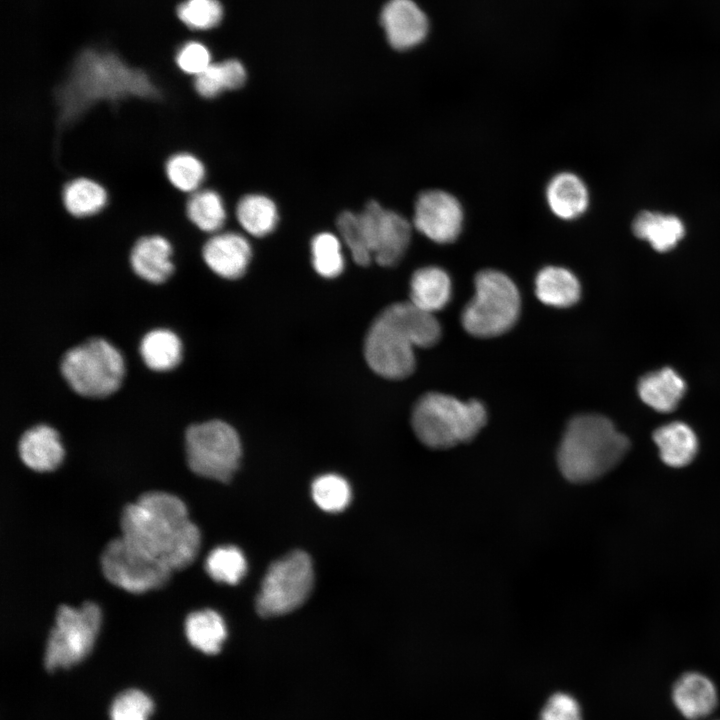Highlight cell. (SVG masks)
Listing matches in <instances>:
<instances>
[{
	"label": "cell",
	"mask_w": 720,
	"mask_h": 720,
	"mask_svg": "<svg viewBox=\"0 0 720 720\" xmlns=\"http://www.w3.org/2000/svg\"><path fill=\"white\" fill-rule=\"evenodd\" d=\"M119 525L120 536L130 545L172 571L186 568L198 555L200 530L185 503L172 493H141L122 508Z\"/></svg>",
	"instance_id": "cell-1"
},
{
	"label": "cell",
	"mask_w": 720,
	"mask_h": 720,
	"mask_svg": "<svg viewBox=\"0 0 720 720\" xmlns=\"http://www.w3.org/2000/svg\"><path fill=\"white\" fill-rule=\"evenodd\" d=\"M441 327L434 314L410 301L394 303L373 321L364 343L370 368L388 379H402L415 369L414 348L435 345Z\"/></svg>",
	"instance_id": "cell-2"
},
{
	"label": "cell",
	"mask_w": 720,
	"mask_h": 720,
	"mask_svg": "<svg viewBox=\"0 0 720 720\" xmlns=\"http://www.w3.org/2000/svg\"><path fill=\"white\" fill-rule=\"evenodd\" d=\"M157 95L158 90L143 71L130 68L113 53L85 50L60 90L59 103L63 118L71 120L100 100Z\"/></svg>",
	"instance_id": "cell-3"
},
{
	"label": "cell",
	"mask_w": 720,
	"mask_h": 720,
	"mask_svg": "<svg viewBox=\"0 0 720 720\" xmlns=\"http://www.w3.org/2000/svg\"><path fill=\"white\" fill-rule=\"evenodd\" d=\"M629 448V439L608 418L582 414L571 419L566 427L557 452V465L567 481L586 484L612 470Z\"/></svg>",
	"instance_id": "cell-4"
},
{
	"label": "cell",
	"mask_w": 720,
	"mask_h": 720,
	"mask_svg": "<svg viewBox=\"0 0 720 720\" xmlns=\"http://www.w3.org/2000/svg\"><path fill=\"white\" fill-rule=\"evenodd\" d=\"M486 421L487 412L481 402L462 401L436 392L417 401L411 418L417 438L433 449H448L471 441Z\"/></svg>",
	"instance_id": "cell-5"
},
{
	"label": "cell",
	"mask_w": 720,
	"mask_h": 720,
	"mask_svg": "<svg viewBox=\"0 0 720 720\" xmlns=\"http://www.w3.org/2000/svg\"><path fill=\"white\" fill-rule=\"evenodd\" d=\"M59 372L78 396L104 399L122 385L125 361L120 350L101 336H92L66 349Z\"/></svg>",
	"instance_id": "cell-6"
},
{
	"label": "cell",
	"mask_w": 720,
	"mask_h": 720,
	"mask_svg": "<svg viewBox=\"0 0 720 720\" xmlns=\"http://www.w3.org/2000/svg\"><path fill=\"white\" fill-rule=\"evenodd\" d=\"M475 292L465 306L461 322L475 337L490 338L510 330L520 313V294L513 280L505 273L486 269L474 279Z\"/></svg>",
	"instance_id": "cell-7"
},
{
	"label": "cell",
	"mask_w": 720,
	"mask_h": 720,
	"mask_svg": "<svg viewBox=\"0 0 720 720\" xmlns=\"http://www.w3.org/2000/svg\"><path fill=\"white\" fill-rule=\"evenodd\" d=\"M184 453L187 467L195 475L227 483L238 469L241 442L231 425L212 419L186 427Z\"/></svg>",
	"instance_id": "cell-8"
},
{
	"label": "cell",
	"mask_w": 720,
	"mask_h": 720,
	"mask_svg": "<svg viewBox=\"0 0 720 720\" xmlns=\"http://www.w3.org/2000/svg\"><path fill=\"white\" fill-rule=\"evenodd\" d=\"M101 621V609L93 601L77 608L59 604L46 642V669L68 668L83 660L93 648Z\"/></svg>",
	"instance_id": "cell-9"
},
{
	"label": "cell",
	"mask_w": 720,
	"mask_h": 720,
	"mask_svg": "<svg viewBox=\"0 0 720 720\" xmlns=\"http://www.w3.org/2000/svg\"><path fill=\"white\" fill-rule=\"evenodd\" d=\"M314 582L310 557L294 551L274 562L265 574L256 598L257 612L263 617L279 616L301 606Z\"/></svg>",
	"instance_id": "cell-10"
},
{
	"label": "cell",
	"mask_w": 720,
	"mask_h": 720,
	"mask_svg": "<svg viewBox=\"0 0 720 720\" xmlns=\"http://www.w3.org/2000/svg\"><path fill=\"white\" fill-rule=\"evenodd\" d=\"M104 578L132 594H142L165 586L172 570L130 545L121 536L109 540L100 556Z\"/></svg>",
	"instance_id": "cell-11"
},
{
	"label": "cell",
	"mask_w": 720,
	"mask_h": 720,
	"mask_svg": "<svg viewBox=\"0 0 720 720\" xmlns=\"http://www.w3.org/2000/svg\"><path fill=\"white\" fill-rule=\"evenodd\" d=\"M366 243L375 261L384 267L396 265L405 254L412 226L401 214L370 201L358 214Z\"/></svg>",
	"instance_id": "cell-12"
},
{
	"label": "cell",
	"mask_w": 720,
	"mask_h": 720,
	"mask_svg": "<svg viewBox=\"0 0 720 720\" xmlns=\"http://www.w3.org/2000/svg\"><path fill=\"white\" fill-rule=\"evenodd\" d=\"M464 211L459 200L440 189L422 192L416 202L413 226L422 235L438 244H448L460 235Z\"/></svg>",
	"instance_id": "cell-13"
},
{
	"label": "cell",
	"mask_w": 720,
	"mask_h": 720,
	"mask_svg": "<svg viewBox=\"0 0 720 720\" xmlns=\"http://www.w3.org/2000/svg\"><path fill=\"white\" fill-rule=\"evenodd\" d=\"M206 266L221 278L234 280L247 270L252 257L251 245L241 234L217 232L202 246Z\"/></svg>",
	"instance_id": "cell-14"
},
{
	"label": "cell",
	"mask_w": 720,
	"mask_h": 720,
	"mask_svg": "<svg viewBox=\"0 0 720 720\" xmlns=\"http://www.w3.org/2000/svg\"><path fill=\"white\" fill-rule=\"evenodd\" d=\"M381 24L388 42L398 50L417 46L428 32L427 17L412 0H390L382 10Z\"/></svg>",
	"instance_id": "cell-15"
},
{
	"label": "cell",
	"mask_w": 720,
	"mask_h": 720,
	"mask_svg": "<svg viewBox=\"0 0 720 720\" xmlns=\"http://www.w3.org/2000/svg\"><path fill=\"white\" fill-rule=\"evenodd\" d=\"M172 255L173 247L167 238L159 234L144 235L130 249V268L141 280L161 285L174 273Z\"/></svg>",
	"instance_id": "cell-16"
},
{
	"label": "cell",
	"mask_w": 720,
	"mask_h": 720,
	"mask_svg": "<svg viewBox=\"0 0 720 720\" xmlns=\"http://www.w3.org/2000/svg\"><path fill=\"white\" fill-rule=\"evenodd\" d=\"M21 462L35 472L54 471L64 459V447L58 431L45 423L25 429L17 441Z\"/></svg>",
	"instance_id": "cell-17"
},
{
	"label": "cell",
	"mask_w": 720,
	"mask_h": 720,
	"mask_svg": "<svg viewBox=\"0 0 720 720\" xmlns=\"http://www.w3.org/2000/svg\"><path fill=\"white\" fill-rule=\"evenodd\" d=\"M545 197L551 212L562 220L580 217L589 205L586 184L571 172L554 175L546 186Z\"/></svg>",
	"instance_id": "cell-18"
},
{
	"label": "cell",
	"mask_w": 720,
	"mask_h": 720,
	"mask_svg": "<svg viewBox=\"0 0 720 720\" xmlns=\"http://www.w3.org/2000/svg\"><path fill=\"white\" fill-rule=\"evenodd\" d=\"M637 391L640 399L657 412L674 411L686 392L684 379L670 367L642 376Z\"/></svg>",
	"instance_id": "cell-19"
},
{
	"label": "cell",
	"mask_w": 720,
	"mask_h": 720,
	"mask_svg": "<svg viewBox=\"0 0 720 720\" xmlns=\"http://www.w3.org/2000/svg\"><path fill=\"white\" fill-rule=\"evenodd\" d=\"M452 283L448 273L438 266L416 270L410 281V302L434 314L450 301Z\"/></svg>",
	"instance_id": "cell-20"
},
{
	"label": "cell",
	"mask_w": 720,
	"mask_h": 720,
	"mask_svg": "<svg viewBox=\"0 0 720 720\" xmlns=\"http://www.w3.org/2000/svg\"><path fill=\"white\" fill-rule=\"evenodd\" d=\"M661 460L673 468L689 465L697 455L698 439L687 424L675 421L662 425L653 433Z\"/></svg>",
	"instance_id": "cell-21"
},
{
	"label": "cell",
	"mask_w": 720,
	"mask_h": 720,
	"mask_svg": "<svg viewBox=\"0 0 720 720\" xmlns=\"http://www.w3.org/2000/svg\"><path fill=\"white\" fill-rule=\"evenodd\" d=\"M673 700L679 711L689 719L709 715L717 704L713 683L699 673H687L675 684Z\"/></svg>",
	"instance_id": "cell-22"
},
{
	"label": "cell",
	"mask_w": 720,
	"mask_h": 720,
	"mask_svg": "<svg viewBox=\"0 0 720 720\" xmlns=\"http://www.w3.org/2000/svg\"><path fill=\"white\" fill-rule=\"evenodd\" d=\"M138 351L149 370L167 372L175 369L182 361L183 344L174 331L154 328L141 337Z\"/></svg>",
	"instance_id": "cell-23"
},
{
	"label": "cell",
	"mask_w": 720,
	"mask_h": 720,
	"mask_svg": "<svg viewBox=\"0 0 720 720\" xmlns=\"http://www.w3.org/2000/svg\"><path fill=\"white\" fill-rule=\"evenodd\" d=\"M535 293L546 305L567 308L578 302L581 285L576 275L567 268L546 266L536 275Z\"/></svg>",
	"instance_id": "cell-24"
},
{
	"label": "cell",
	"mask_w": 720,
	"mask_h": 720,
	"mask_svg": "<svg viewBox=\"0 0 720 720\" xmlns=\"http://www.w3.org/2000/svg\"><path fill=\"white\" fill-rule=\"evenodd\" d=\"M188 642L199 651L217 654L226 639V625L221 615L212 609L191 611L184 620Z\"/></svg>",
	"instance_id": "cell-25"
},
{
	"label": "cell",
	"mask_w": 720,
	"mask_h": 720,
	"mask_svg": "<svg viewBox=\"0 0 720 720\" xmlns=\"http://www.w3.org/2000/svg\"><path fill=\"white\" fill-rule=\"evenodd\" d=\"M632 230L635 236L648 241L659 252L674 248L685 233L679 218L650 211L641 212L634 219Z\"/></svg>",
	"instance_id": "cell-26"
},
{
	"label": "cell",
	"mask_w": 720,
	"mask_h": 720,
	"mask_svg": "<svg viewBox=\"0 0 720 720\" xmlns=\"http://www.w3.org/2000/svg\"><path fill=\"white\" fill-rule=\"evenodd\" d=\"M108 201L106 189L88 177L68 181L62 190L65 210L76 218L90 217L104 209Z\"/></svg>",
	"instance_id": "cell-27"
},
{
	"label": "cell",
	"mask_w": 720,
	"mask_h": 720,
	"mask_svg": "<svg viewBox=\"0 0 720 720\" xmlns=\"http://www.w3.org/2000/svg\"><path fill=\"white\" fill-rule=\"evenodd\" d=\"M236 218L248 234L264 237L275 230L279 214L271 198L262 194H247L237 203Z\"/></svg>",
	"instance_id": "cell-28"
},
{
	"label": "cell",
	"mask_w": 720,
	"mask_h": 720,
	"mask_svg": "<svg viewBox=\"0 0 720 720\" xmlns=\"http://www.w3.org/2000/svg\"><path fill=\"white\" fill-rule=\"evenodd\" d=\"M246 70L241 62L230 59L211 63L202 73L195 76L194 89L203 98L211 99L223 91L242 87L246 81Z\"/></svg>",
	"instance_id": "cell-29"
},
{
	"label": "cell",
	"mask_w": 720,
	"mask_h": 720,
	"mask_svg": "<svg viewBox=\"0 0 720 720\" xmlns=\"http://www.w3.org/2000/svg\"><path fill=\"white\" fill-rule=\"evenodd\" d=\"M185 213L188 220L205 233H217L227 218L222 197L212 189L191 193L185 204Z\"/></svg>",
	"instance_id": "cell-30"
},
{
	"label": "cell",
	"mask_w": 720,
	"mask_h": 720,
	"mask_svg": "<svg viewBox=\"0 0 720 720\" xmlns=\"http://www.w3.org/2000/svg\"><path fill=\"white\" fill-rule=\"evenodd\" d=\"M204 569L215 582L235 585L245 576L247 561L239 548L219 546L209 552Z\"/></svg>",
	"instance_id": "cell-31"
},
{
	"label": "cell",
	"mask_w": 720,
	"mask_h": 720,
	"mask_svg": "<svg viewBox=\"0 0 720 720\" xmlns=\"http://www.w3.org/2000/svg\"><path fill=\"white\" fill-rule=\"evenodd\" d=\"M164 172L176 190L190 194L199 190L206 176L203 162L189 152L171 155L165 162Z\"/></svg>",
	"instance_id": "cell-32"
},
{
	"label": "cell",
	"mask_w": 720,
	"mask_h": 720,
	"mask_svg": "<svg viewBox=\"0 0 720 720\" xmlns=\"http://www.w3.org/2000/svg\"><path fill=\"white\" fill-rule=\"evenodd\" d=\"M312 264L315 271L325 278H334L344 269L340 239L329 232L314 236L311 241Z\"/></svg>",
	"instance_id": "cell-33"
},
{
	"label": "cell",
	"mask_w": 720,
	"mask_h": 720,
	"mask_svg": "<svg viewBox=\"0 0 720 720\" xmlns=\"http://www.w3.org/2000/svg\"><path fill=\"white\" fill-rule=\"evenodd\" d=\"M312 497L324 511L340 512L350 503L352 492L349 483L336 474L319 476L312 483Z\"/></svg>",
	"instance_id": "cell-34"
},
{
	"label": "cell",
	"mask_w": 720,
	"mask_h": 720,
	"mask_svg": "<svg viewBox=\"0 0 720 720\" xmlns=\"http://www.w3.org/2000/svg\"><path fill=\"white\" fill-rule=\"evenodd\" d=\"M177 15L189 28L206 30L221 21L223 9L218 0H187L178 6Z\"/></svg>",
	"instance_id": "cell-35"
},
{
	"label": "cell",
	"mask_w": 720,
	"mask_h": 720,
	"mask_svg": "<svg viewBox=\"0 0 720 720\" xmlns=\"http://www.w3.org/2000/svg\"><path fill=\"white\" fill-rule=\"evenodd\" d=\"M337 228L354 261L360 266H368L373 255L366 243L358 214L342 212L337 218Z\"/></svg>",
	"instance_id": "cell-36"
},
{
	"label": "cell",
	"mask_w": 720,
	"mask_h": 720,
	"mask_svg": "<svg viewBox=\"0 0 720 720\" xmlns=\"http://www.w3.org/2000/svg\"><path fill=\"white\" fill-rule=\"evenodd\" d=\"M153 702L142 691L131 689L121 693L111 706V720H147Z\"/></svg>",
	"instance_id": "cell-37"
},
{
	"label": "cell",
	"mask_w": 720,
	"mask_h": 720,
	"mask_svg": "<svg viewBox=\"0 0 720 720\" xmlns=\"http://www.w3.org/2000/svg\"><path fill=\"white\" fill-rule=\"evenodd\" d=\"M176 63L183 72L197 76L211 64V56L201 43L189 42L178 51Z\"/></svg>",
	"instance_id": "cell-38"
},
{
	"label": "cell",
	"mask_w": 720,
	"mask_h": 720,
	"mask_svg": "<svg viewBox=\"0 0 720 720\" xmlns=\"http://www.w3.org/2000/svg\"><path fill=\"white\" fill-rule=\"evenodd\" d=\"M541 720H581L578 704L568 695H555L546 703Z\"/></svg>",
	"instance_id": "cell-39"
}]
</instances>
